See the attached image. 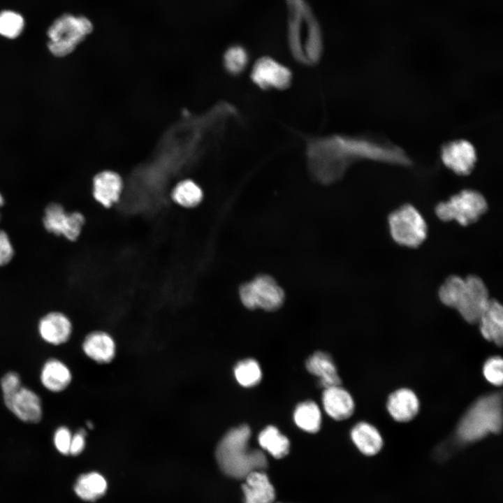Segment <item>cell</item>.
<instances>
[{
	"mask_svg": "<svg viewBox=\"0 0 503 503\" xmlns=\"http://www.w3.org/2000/svg\"><path fill=\"white\" fill-rule=\"evenodd\" d=\"M388 224L392 239L400 246L418 247L428 235V226L423 217L408 203L390 213Z\"/></svg>",
	"mask_w": 503,
	"mask_h": 503,
	"instance_id": "ba28073f",
	"label": "cell"
},
{
	"mask_svg": "<svg viewBox=\"0 0 503 503\" xmlns=\"http://www.w3.org/2000/svg\"><path fill=\"white\" fill-rule=\"evenodd\" d=\"M72 329L70 319L59 312L48 313L40 319L38 326L40 337L52 345H60L68 342Z\"/></svg>",
	"mask_w": 503,
	"mask_h": 503,
	"instance_id": "5bb4252c",
	"label": "cell"
},
{
	"mask_svg": "<svg viewBox=\"0 0 503 503\" xmlns=\"http://www.w3.org/2000/svg\"><path fill=\"white\" fill-rule=\"evenodd\" d=\"M0 386L3 398L9 397L21 388L20 377L17 372L10 371L2 377Z\"/></svg>",
	"mask_w": 503,
	"mask_h": 503,
	"instance_id": "d6a6232c",
	"label": "cell"
},
{
	"mask_svg": "<svg viewBox=\"0 0 503 503\" xmlns=\"http://www.w3.org/2000/svg\"><path fill=\"white\" fill-rule=\"evenodd\" d=\"M307 371L317 377L319 385L323 388L340 385L341 379L331 356L323 351H316L305 362Z\"/></svg>",
	"mask_w": 503,
	"mask_h": 503,
	"instance_id": "ac0fdd59",
	"label": "cell"
},
{
	"mask_svg": "<svg viewBox=\"0 0 503 503\" xmlns=\"http://www.w3.org/2000/svg\"><path fill=\"white\" fill-rule=\"evenodd\" d=\"M309 170L319 182L340 179L353 162L369 160L407 166L411 161L399 147L384 140L365 136L333 135L314 138L307 145Z\"/></svg>",
	"mask_w": 503,
	"mask_h": 503,
	"instance_id": "6da1fadb",
	"label": "cell"
},
{
	"mask_svg": "<svg viewBox=\"0 0 503 503\" xmlns=\"http://www.w3.org/2000/svg\"><path fill=\"white\" fill-rule=\"evenodd\" d=\"M293 421L301 430L315 433L321 427V414L318 405L313 401L307 400L297 405L293 412Z\"/></svg>",
	"mask_w": 503,
	"mask_h": 503,
	"instance_id": "d4e9b609",
	"label": "cell"
},
{
	"mask_svg": "<svg viewBox=\"0 0 503 503\" xmlns=\"http://www.w3.org/2000/svg\"><path fill=\"white\" fill-rule=\"evenodd\" d=\"M122 189V179L116 173L103 171L94 179L93 195L105 207H110L118 200Z\"/></svg>",
	"mask_w": 503,
	"mask_h": 503,
	"instance_id": "44dd1931",
	"label": "cell"
},
{
	"mask_svg": "<svg viewBox=\"0 0 503 503\" xmlns=\"http://www.w3.org/2000/svg\"><path fill=\"white\" fill-rule=\"evenodd\" d=\"M82 349L84 353L94 361L106 363L115 356V344L108 334L99 331L93 332L85 338Z\"/></svg>",
	"mask_w": 503,
	"mask_h": 503,
	"instance_id": "7402d4cb",
	"label": "cell"
},
{
	"mask_svg": "<svg viewBox=\"0 0 503 503\" xmlns=\"http://www.w3.org/2000/svg\"><path fill=\"white\" fill-rule=\"evenodd\" d=\"M439 300L456 309L469 323H478L491 298L483 279L474 275L449 276L438 291Z\"/></svg>",
	"mask_w": 503,
	"mask_h": 503,
	"instance_id": "3957f363",
	"label": "cell"
},
{
	"mask_svg": "<svg viewBox=\"0 0 503 503\" xmlns=\"http://www.w3.org/2000/svg\"><path fill=\"white\" fill-rule=\"evenodd\" d=\"M70 430L66 426L57 428L53 435V443L56 449L63 455H69L72 439Z\"/></svg>",
	"mask_w": 503,
	"mask_h": 503,
	"instance_id": "1f68e13d",
	"label": "cell"
},
{
	"mask_svg": "<svg viewBox=\"0 0 503 503\" xmlns=\"http://www.w3.org/2000/svg\"><path fill=\"white\" fill-rule=\"evenodd\" d=\"M85 430L81 429L72 436L69 454L78 455L82 453L85 446Z\"/></svg>",
	"mask_w": 503,
	"mask_h": 503,
	"instance_id": "e575fe53",
	"label": "cell"
},
{
	"mask_svg": "<svg viewBox=\"0 0 503 503\" xmlns=\"http://www.w3.org/2000/svg\"><path fill=\"white\" fill-rule=\"evenodd\" d=\"M420 403L415 393L409 388H400L388 398L386 407L389 414L396 421L408 422L419 411Z\"/></svg>",
	"mask_w": 503,
	"mask_h": 503,
	"instance_id": "2e32d148",
	"label": "cell"
},
{
	"mask_svg": "<svg viewBox=\"0 0 503 503\" xmlns=\"http://www.w3.org/2000/svg\"><path fill=\"white\" fill-rule=\"evenodd\" d=\"M291 78L287 67L268 57L258 59L251 72L252 82L263 89H284Z\"/></svg>",
	"mask_w": 503,
	"mask_h": 503,
	"instance_id": "8fae6325",
	"label": "cell"
},
{
	"mask_svg": "<svg viewBox=\"0 0 503 503\" xmlns=\"http://www.w3.org/2000/svg\"><path fill=\"white\" fill-rule=\"evenodd\" d=\"M24 21L22 16L12 10L0 13V35L8 38H15L22 31Z\"/></svg>",
	"mask_w": 503,
	"mask_h": 503,
	"instance_id": "f1b7e54d",
	"label": "cell"
},
{
	"mask_svg": "<svg viewBox=\"0 0 503 503\" xmlns=\"http://www.w3.org/2000/svg\"><path fill=\"white\" fill-rule=\"evenodd\" d=\"M291 10L289 40L293 54L305 64L316 62L321 56V38L317 24L302 0H288Z\"/></svg>",
	"mask_w": 503,
	"mask_h": 503,
	"instance_id": "5b68a950",
	"label": "cell"
},
{
	"mask_svg": "<svg viewBox=\"0 0 503 503\" xmlns=\"http://www.w3.org/2000/svg\"><path fill=\"white\" fill-rule=\"evenodd\" d=\"M203 196L201 188L191 180L180 182L173 191V200L184 207H194L200 203Z\"/></svg>",
	"mask_w": 503,
	"mask_h": 503,
	"instance_id": "83f0119b",
	"label": "cell"
},
{
	"mask_svg": "<svg viewBox=\"0 0 503 503\" xmlns=\"http://www.w3.org/2000/svg\"><path fill=\"white\" fill-rule=\"evenodd\" d=\"M4 199L2 194L0 193V207L3 205Z\"/></svg>",
	"mask_w": 503,
	"mask_h": 503,
	"instance_id": "d590c367",
	"label": "cell"
},
{
	"mask_svg": "<svg viewBox=\"0 0 503 503\" xmlns=\"http://www.w3.org/2000/svg\"><path fill=\"white\" fill-rule=\"evenodd\" d=\"M87 427H88L89 428H92V426H93V425H92V423L91 422H87Z\"/></svg>",
	"mask_w": 503,
	"mask_h": 503,
	"instance_id": "8d00e7d4",
	"label": "cell"
},
{
	"mask_svg": "<svg viewBox=\"0 0 503 503\" xmlns=\"http://www.w3.org/2000/svg\"><path fill=\"white\" fill-rule=\"evenodd\" d=\"M488 209L485 197L478 191L462 190L435 207L437 217L443 221H455L462 226L477 221Z\"/></svg>",
	"mask_w": 503,
	"mask_h": 503,
	"instance_id": "52a82bcc",
	"label": "cell"
},
{
	"mask_svg": "<svg viewBox=\"0 0 503 503\" xmlns=\"http://www.w3.org/2000/svg\"><path fill=\"white\" fill-rule=\"evenodd\" d=\"M351 438L359 449L366 455L377 454L381 449L383 439L378 430L366 422L356 424L351 430Z\"/></svg>",
	"mask_w": 503,
	"mask_h": 503,
	"instance_id": "603a6c76",
	"label": "cell"
},
{
	"mask_svg": "<svg viewBox=\"0 0 503 503\" xmlns=\"http://www.w3.org/2000/svg\"><path fill=\"white\" fill-rule=\"evenodd\" d=\"M84 223L85 217L80 212H66L59 203H51L45 209L43 218L45 228L68 240L74 241L78 238Z\"/></svg>",
	"mask_w": 503,
	"mask_h": 503,
	"instance_id": "30bf717a",
	"label": "cell"
},
{
	"mask_svg": "<svg viewBox=\"0 0 503 503\" xmlns=\"http://www.w3.org/2000/svg\"><path fill=\"white\" fill-rule=\"evenodd\" d=\"M249 61L247 51L239 45L230 48L224 57L226 69L233 75L242 73L246 68Z\"/></svg>",
	"mask_w": 503,
	"mask_h": 503,
	"instance_id": "f546056e",
	"label": "cell"
},
{
	"mask_svg": "<svg viewBox=\"0 0 503 503\" xmlns=\"http://www.w3.org/2000/svg\"><path fill=\"white\" fill-rule=\"evenodd\" d=\"M106 490L105 478L94 472L80 475L74 485L75 493L85 501L96 500L105 493Z\"/></svg>",
	"mask_w": 503,
	"mask_h": 503,
	"instance_id": "cb8c5ba5",
	"label": "cell"
},
{
	"mask_svg": "<svg viewBox=\"0 0 503 503\" xmlns=\"http://www.w3.org/2000/svg\"><path fill=\"white\" fill-rule=\"evenodd\" d=\"M503 361L500 356L489 358L483 367V374L486 379L494 386H501L503 380Z\"/></svg>",
	"mask_w": 503,
	"mask_h": 503,
	"instance_id": "4dcf8cb0",
	"label": "cell"
},
{
	"mask_svg": "<svg viewBox=\"0 0 503 503\" xmlns=\"http://www.w3.org/2000/svg\"><path fill=\"white\" fill-rule=\"evenodd\" d=\"M71 379L72 374L68 367L59 359H48L41 368V383L50 392L63 391L68 386Z\"/></svg>",
	"mask_w": 503,
	"mask_h": 503,
	"instance_id": "ffe728a7",
	"label": "cell"
},
{
	"mask_svg": "<svg viewBox=\"0 0 503 503\" xmlns=\"http://www.w3.org/2000/svg\"><path fill=\"white\" fill-rule=\"evenodd\" d=\"M14 255V249L10 238L3 230H0V266L8 264Z\"/></svg>",
	"mask_w": 503,
	"mask_h": 503,
	"instance_id": "836d02e7",
	"label": "cell"
},
{
	"mask_svg": "<svg viewBox=\"0 0 503 503\" xmlns=\"http://www.w3.org/2000/svg\"><path fill=\"white\" fill-rule=\"evenodd\" d=\"M7 409L20 421L37 423L43 416V407L40 397L31 389L21 386L15 393L4 398Z\"/></svg>",
	"mask_w": 503,
	"mask_h": 503,
	"instance_id": "4fadbf2b",
	"label": "cell"
},
{
	"mask_svg": "<svg viewBox=\"0 0 503 503\" xmlns=\"http://www.w3.org/2000/svg\"><path fill=\"white\" fill-rule=\"evenodd\" d=\"M239 293L242 304L251 309L261 308L275 311L284 300L282 289L272 277L266 275H258L242 285Z\"/></svg>",
	"mask_w": 503,
	"mask_h": 503,
	"instance_id": "9c48e42d",
	"label": "cell"
},
{
	"mask_svg": "<svg viewBox=\"0 0 503 503\" xmlns=\"http://www.w3.org/2000/svg\"><path fill=\"white\" fill-rule=\"evenodd\" d=\"M251 429L241 425L230 430L221 439L216 458L221 470L235 479H245L250 472L266 468L265 454L259 450H249L248 442Z\"/></svg>",
	"mask_w": 503,
	"mask_h": 503,
	"instance_id": "7a4b0ae2",
	"label": "cell"
},
{
	"mask_svg": "<svg viewBox=\"0 0 503 503\" xmlns=\"http://www.w3.org/2000/svg\"><path fill=\"white\" fill-rule=\"evenodd\" d=\"M234 375L240 385L248 388L253 387L261 381L262 372L256 360L247 358L236 364L234 367Z\"/></svg>",
	"mask_w": 503,
	"mask_h": 503,
	"instance_id": "4316f807",
	"label": "cell"
},
{
	"mask_svg": "<svg viewBox=\"0 0 503 503\" xmlns=\"http://www.w3.org/2000/svg\"><path fill=\"white\" fill-rule=\"evenodd\" d=\"M441 158L446 168L459 175L469 174L476 161V153L473 145L466 140H456L444 145Z\"/></svg>",
	"mask_w": 503,
	"mask_h": 503,
	"instance_id": "7c38bea8",
	"label": "cell"
},
{
	"mask_svg": "<svg viewBox=\"0 0 503 503\" xmlns=\"http://www.w3.org/2000/svg\"><path fill=\"white\" fill-rule=\"evenodd\" d=\"M502 426V393L495 392L479 398L460 421L456 436L463 443L478 441L497 434Z\"/></svg>",
	"mask_w": 503,
	"mask_h": 503,
	"instance_id": "277c9868",
	"label": "cell"
},
{
	"mask_svg": "<svg viewBox=\"0 0 503 503\" xmlns=\"http://www.w3.org/2000/svg\"><path fill=\"white\" fill-rule=\"evenodd\" d=\"M259 445L275 458H282L289 451V439L273 425H268L258 435Z\"/></svg>",
	"mask_w": 503,
	"mask_h": 503,
	"instance_id": "484cf974",
	"label": "cell"
},
{
	"mask_svg": "<svg viewBox=\"0 0 503 503\" xmlns=\"http://www.w3.org/2000/svg\"><path fill=\"white\" fill-rule=\"evenodd\" d=\"M242 485L245 503H272L275 490L267 475L262 470L250 472Z\"/></svg>",
	"mask_w": 503,
	"mask_h": 503,
	"instance_id": "e0dca14e",
	"label": "cell"
},
{
	"mask_svg": "<svg viewBox=\"0 0 503 503\" xmlns=\"http://www.w3.org/2000/svg\"><path fill=\"white\" fill-rule=\"evenodd\" d=\"M478 323L482 336L501 347L503 341V309L496 300L491 299Z\"/></svg>",
	"mask_w": 503,
	"mask_h": 503,
	"instance_id": "d6986e66",
	"label": "cell"
},
{
	"mask_svg": "<svg viewBox=\"0 0 503 503\" xmlns=\"http://www.w3.org/2000/svg\"><path fill=\"white\" fill-rule=\"evenodd\" d=\"M322 404L327 414L337 421L349 418L355 407L350 393L340 385L324 388Z\"/></svg>",
	"mask_w": 503,
	"mask_h": 503,
	"instance_id": "9a60e30c",
	"label": "cell"
},
{
	"mask_svg": "<svg viewBox=\"0 0 503 503\" xmlns=\"http://www.w3.org/2000/svg\"><path fill=\"white\" fill-rule=\"evenodd\" d=\"M92 29V24L87 17L63 15L48 29V49L54 56H66L72 52Z\"/></svg>",
	"mask_w": 503,
	"mask_h": 503,
	"instance_id": "8992f818",
	"label": "cell"
}]
</instances>
